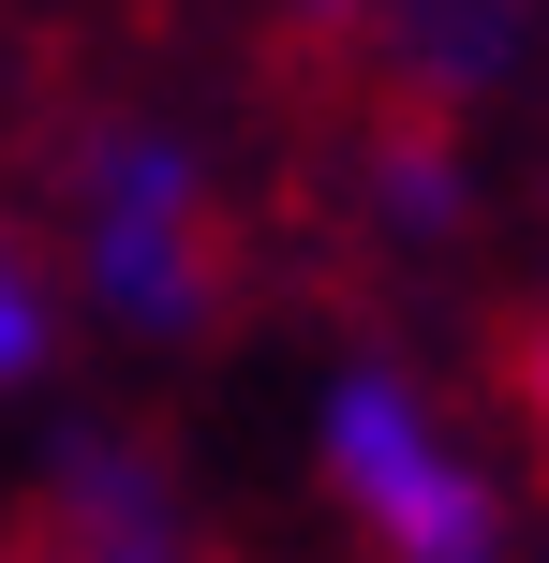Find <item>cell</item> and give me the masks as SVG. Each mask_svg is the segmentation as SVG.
<instances>
[{"instance_id": "1", "label": "cell", "mask_w": 549, "mask_h": 563, "mask_svg": "<svg viewBox=\"0 0 549 563\" xmlns=\"http://www.w3.org/2000/svg\"><path fill=\"white\" fill-rule=\"evenodd\" d=\"M223 282V194L178 134L119 119V134L75 148V297L134 341H178Z\"/></svg>"}, {"instance_id": "3", "label": "cell", "mask_w": 549, "mask_h": 563, "mask_svg": "<svg viewBox=\"0 0 549 563\" xmlns=\"http://www.w3.org/2000/svg\"><path fill=\"white\" fill-rule=\"evenodd\" d=\"M30 549H45V563H208L194 519H178V489L149 475L134 445H75V460H59Z\"/></svg>"}, {"instance_id": "6", "label": "cell", "mask_w": 549, "mask_h": 563, "mask_svg": "<svg viewBox=\"0 0 549 563\" xmlns=\"http://www.w3.org/2000/svg\"><path fill=\"white\" fill-rule=\"evenodd\" d=\"M520 386H535V430H549V311H535V356H520Z\"/></svg>"}, {"instance_id": "2", "label": "cell", "mask_w": 549, "mask_h": 563, "mask_svg": "<svg viewBox=\"0 0 549 563\" xmlns=\"http://www.w3.org/2000/svg\"><path fill=\"white\" fill-rule=\"evenodd\" d=\"M312 460H327V505L386 563H491L505 549V505H491V475H475V445L402 371H342V386L312 400Z\"/></svg>"}, {"instance_id": "5", "label": "cell", "mask_w": 549, "mask_h": 563, "mask_svg": "<svg viewBox=\"0 0 549 563\" xmlns=\"http://www.w3.org/2000/svg\"><path fill=\"white\" fill-rule=\"evenodd\" d=\"M372 208H386V223H402V238H431L446 223V208H461V164H446V148H372Z\"/></svg>"}, {"instance_id": "7", "label": "cell", "mask_w": 549, "mask_h": 563, "mask_svg": "<svg viewBox=\"0 0 549 563\" xmlns=\"http://www.w3.org/2000/svg\"><path fill=\"white\" fill-rule=\"evenodd\" d=\"M0 563H45V549H0Z\"/></svg>"}, {"instance_id": "4", "label": "cell", "mask_w": 549, "mask_h": 563, "mask_svg": "<svg viewBox=\"0 0 549 563\" xmlns=\"http://www.w3.org/2000/svg\"><path fill=\"white\" fill-rule=\"evenodd\" d=\"M45 356H59V282L30 267V238H15V223H0V400L45 386Z\"/></svg>"}]
</instances>
